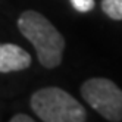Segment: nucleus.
Segmentation results:
<instances>
[{"label":"nucleus","instance_id":"obj_1","mask_svg":"<svg viewBox=\"0 0 122 122\" xmlns=\"http://www.w3.org/2000/svg\"><path fill=\"white\" fill-rule=\"evenodd\" d=\"M18 28L34 46L41 66L53 69L62 63L65 38L46 16L36 10H25L18 19Z\"/></svg>","mask_w":122,"mask_h":122},{"label":"nucleus","instance_id":"obj_2","mask_svg":"<svg viewBox=\"0 0 122 122\" xmlns=\"http://www.w3.org/2000/svg\"><path fill=\"white\" fill-rule=\"evenodd\" d=\"M34 113L44 122H84L87 110L76 99L59 87H44L31 96Z\"/></svg>","mask_w":122,"mask_h":122},{"label":"nucleus","instance_id":"obj_3","mask_svg":"<svg viewBox=\"0 0 122 122\" xmlns=\"http://www.w3.org/2000/svg\"><path fill=\"white\" fill-rule=\"evenodd\" d=\"M81 96L106 121H122V90L113 81L90 78L81 85Z\"/></svg>","mask_w":122,"mask_h":122},{"label":"nucleus","instance_id":"obj_4","mask_svg":"<svg viewBox=\"0 0 122 122\" xmlns=\"http://www.w3.org/2000/svg\"><path fill=\"white\" fill-rule=\"evenodd\" d=\"M30 65L31 56L27 50L12 43L2 44V49H0V72L2 74L24 71L30 68Z\"/></svg>","mask_w":122,"mask_h":122},{"label":"nucleus","instance_id":"obj_5","mask_svg":"<svg viewBox=\"0 0 122 122\" xmlns=\"http://www.w3.org/2000/svg\"><path fill=\"white\" fill-rule=\"evenodd\" d=\"M102 10L113 21H122V0H102Z\"/></svg>","mask_w":122,"mask_h":122},{"label":"nucleus","instance_id":"obj_6","mask_svg":"<svg viewBox=\"0 0 122 122\" xmlns=\"http://www.w3.org/2000/svg\"><path fill=\"white\" fill-rule=\"evenodd\" d=\"M71 5L78 12H90L94 9V0H71Z\"/></svg>","mask_w":122,"mask_h":122},{"label":"nucleus","instance_id":"obj_7","mask_svg":"<svg viewBox=\"0 0 122 122\" xmlns=\"http://www.w3.org/2000/svg\"><path fill=\"white\" fill-rule=\"evenodd\" d=\"M10 122H34V119L28 115H25V113H18L10 119Z\"/></svg>","mask_w":122,"mask_h":122},{"label":"nucleus","instance_id":"obj_8","mask_svg":"<svg viewBox=\"0 0 122 122\" xmlns=\"http://www.w3.org/2000/svg\"><path fill=\"white\" fill-rule=\"evenodd\" d=\"M0 49H2V44H0Z\"/></svg>","mask_w":122,"mask_h":122}]
</instances>
